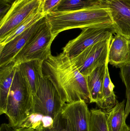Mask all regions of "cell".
<instances>
[{"mask_svg": "<svg viewBox=\"0 0 130 131\" xmlns=\"http://www.w3.org/2000/svg\"><path fill=\"white\" fill-rule=\"evenodd\" d=\"M45 17L56 37L60 32L69 29L113 25L110 11L106 7L68 12H52Z\"/></svg>", "mask_w": 130, "mask_h": 131, "instance_id": "obj_2", "label": "cell"}, {"mask_svg": "<svg viewBox=\"0 0 130 131\" xmlns=\"http://www.w3.org/2000/svg\"><path fill=\"white\" fill-rule=\"evenodd\" d=\"M1 1H2L5 2V3H7V4H9L11 5L12 3H13L16 0H1Z\"/></svg>", "mask_w": 130, "mask_h": 131, "instance_id": "obj_27", "label": "cell"}, {"mask_svg": "<svg viewBox=\"0 0 130 131\" xmlns=\"http://www.w3.org/2000/svg\"><path fill=\"white\" fill-rule=\"evenodd\" d=\"M45 17L32 25L22 34L3 46H0V67L9 63L13 60L45 20Z\"/></svg>", "mask_w": 130, "mask_h": 131, "instance_id": "obj_11", "label": "cell"}, {"mask_svg": "<svg viewBox=\"0 0 130 131\" xmlns=\"http://www.w3.org/2000/svg\"><path fill=\"white\" fill-rule=\"evenodd\" d=\"M82 30L79 36L69 41L63 48V51L70 58L79 54L88 47L106 40L115 34L113 25H95Z\"/></svg>", "mask_w": 130, "mask_h": 131, "instance_id": "obj_7", "label": "cell"}, {"mask_svg": "<svg viewBox=\"0 0 130 131\" xmlns=\"http://www.w3.org/2000/svg\"><path fill=\"white\" fill-rule=\"evenodd\" d=\"M126 63H130V51L129 56H128V59H127V61H126Z\"/></svg>", "mask_w": 130, "mask_h": 131, "instance_id": "obj_29", "label": "cell"}, {"mask_svg": "<svg viewBox=\"0 0 130 131\" xmlns=\"http://www.w3.org/2000/svg\"><path fill=\"white\" fill-rule=\"evenodd\" d=\"M33 93L24 78L16 67L9 92L5 115L14 129L19 127L31 113Z\"/></svg>", "mask_w": 130, "mask_h": 131, "instance_id": "obj_3", "label": "cell"}, {"mask_svg": "<svg viewBox=\"0 0 130 131\" xmlns=\"http://www.w3.org/2000/svg\"><path fill=\"white\" fill-rule=\"evenodd\" d=\"M90 131H109L107 124V112L101 109L90 110Z\"/></svg>", "mask_w": 130, "mask_h": 131, "instance_id": "obj_21", "label": "cell"}, {"mask_svg": "<svg viewBox=\"0 0 130 131\" xmlns=\"http://www.w3.org/2000/svg\"><path fill=\"white\" fill-rule=\"evenodd\" d=\"M113 36L85 49L71 58V61L85 77L97 68L105 64L108 58L109 48Z\"/></svg>", "mask_w": 130, "mask_h": 131, "instance_id": "obj_8", "label": "cell"}, {"mask_svg": "<svg viewBox=\"0 0 130 131\" xmlns=\"http://www.w3.org/2000/svg\"><path fill=\"white\" fill-rule=\"evenodd\" d=\"M15 63H9L0 67V114H5L9 92L16 72Z\"/></svg>", "mask_w": 130, "mask_h": 131, "instance_id": "obj_14", "label": "cell"}, {"mask_svg": "<svg viewBox=\"0 0 130 131\" xmlns=\"http://www.w3.org/2000/svg\"><path fill=\"white\" fill-rule=\"evenodd\" d=\"M120 76L126 88V104L125 108V117L126 119L130 113V63H126L120 66Z\"/></svg>", "mask_w": 130, "mask_h": 131, "instance_id": "obj_22", "label": "cell"}, {"mask_svg": "<svg viewBox=\"0 0 130 131\" xmlns=\"http://www.w3.org/2000/svg\"><path fill=\"white\" fill-rule=\"evenodd\" d=\"M55 37L45 17L44 21L33 37L12 61L15 64L31 60L44 61L52 55L50 47Z\"/></svg>", "mask_w": 130, "mask_h": 131, "instance_id": "obj_4", "label": "cell"}, {"mask_svg": "<svg viewBox=\"0 0 130 131\" xmlns=\"http://www.w3.org/2000/svg\"><path fill=\"white\" fill-rule=\"evenodd\" d=\"M65 104L55 85L44 75L37 91L33 95L31 114L40 113L54 120L61 113Z\"/></svg>", "mask_w": 130, "mask_h": 131, "instance_id": "obj_5", "label": "cell"}, {"mask_svg": "<svg viewBox=\"0 0 130 131\" xmlns=\"http://www.w3.org/2000/svg\"><path fill=\"white\" fill-rule=\"evenodd\" d=\"M44 61L35 60L24 61L15 64L30 86L33 95L35 94L43 77Z\"/></svg>", "mask_w": 130, "mask_h": 131, "instance_id": "obj_13", "label": "cell"}, {"mask_svg": "<svg viewBox=\"0 0 130 131\" xmlns=\"http://www.w3.org/2000/svg\"><path fill=\"white\" fill-rule=\"evenodd\" d=\"M130 51V38L120 34L112 38L108 53L109 63L119 68L127 61Z\"/></svg>", "mask_w": 130, "mask_h": 131, "instance_id": "obj_12", "label": "cell"}, {"mask_svg": "<svg viewBox=\"0 0 130 131\" xmlns=\"http://www.w3.org/2000/svg\"><path fill=\"white\" fill-rule=\"evenodd\" d=\"M86 103L81 100L64 105L61 114L69 131H90L91 113Z\"/></svg>", "mask_w": 130, "mask_h": 131, "instance_id": "obj_9", "label": "cell"}, {"mask_svg": "<svg viewBox=\"0 0 130 131\" xmlns=\"http://www.w3.org/2000/svg\"><path fill=\"white\" fill-rule=\"evenodd\" d=\"M45 0H16L0 21V41L18 27L29 16L43 12Z\"/></svg>", "mask_w": 130, "mask_h": 131, "instance_id": "obj_6", "label": "cell"}, {"mask_svg": "<svg viewBox=\"0 0 130 131\" xmlns=\"http://www.w3.org/2000/svg\"><path fill=\"white\" fill-rule=\"evenodd\" d=\"M11 5L1 0V19L5 16L10 8Z\"/></svg>", "mask_w": 130, "mask_h": 131, "instance_id": "obj_25", "label": "cell"}, {"mask_svg": "<svg viewBox=\"0 0 130 131\" xmlns=\"http://www.w3.org/2000/svg\"><path fill=\"white\" fill-rule=\"evenodd\" d=\"M54 120L50 116L38 113H32L18 128L38 130L52 128Z\"/></svg>", "mask_w": 130, "mask_h": 131, "instance_id": "obj_19", "label": "cell"}, {"mask_svg": "<svg viewBox=\"0 0 130 131\" xmlns=\"http://www.w3.org/2000/svg\"><path fill=\"white\" fill-rule=\"evenodd\" d=\"M108 60L106 61V72L102 91V97L100 101L97 103V105L101 109L108 112L117 104V101L114 92V85L111 81L108 69Z\"/></svg>", "mask_w": 130, "mask_h": 131, "instance_id": "obj_17", "label": "cell"}, {"mask_svg": "<svg viewBox=\"0 0 130 131\" xmlns=\"http://www.w3.org/2000/svg\"><path fill=\"white\" fill-rule=\"evenodd\" d=\"M14 131H35L34 130H30L26 128H17L14 129Z\"/></svg>", "mask_w": 130, "mask_h": 131, "instance_id": "obj_26", "label": "cell"}, {"mask_svg": "<svg viewBox=\"0 0 130 131\" xmlns=\"http://www.w3.org/2000/svg\"><path fill=\"white\" fill-rule=\"evenodd\" d=\"M43 71L53 84L65 104L80 100L89 102L87 78L82 75L68 55L63 51L44 61Z\"/></svg>", "mask_w": 130, "mask_h": 131, "instance_id": "obj_1", "label": "cell"}, {"mask_svg": "<svg viewBox=\"0 0 130 131\" xmlns=\"http://www.w3.org/2000/svg\"><path fill=\"white\" fill-rule=\"evenodd\" d=\"M100 7H105L104 0H61L52 12H68Z\"/></svg>", "mask_w": 130, "mask_h": 131, "instance_id": "obj_16", "label": "cell"}, {"mask_svg": "<svg viewBox=\"0 0 130 131\" xmlns=\"http://www.w3.org/2000/svg\"><path fill=\"white\" fill-rule=\"evenodd\" d=\"M35 131H69L66 120L63 117L61 112L54 119V124L52 128L42 129Z\"/></svg>", "mask_w": 130, "mask_h": 131, "instance_id": "obj_23", "label": "cell"}, {"mask_svg": "<svg viewBox=\"0 0 130 131\" xmlns=\"http://www.w3.org/2000/svg\"><path fill=\"white\" fill-rule=\"evenodd\" d=\"M109 10L115 34L130 38V0H104Z\"/></svg>", "mask_w": 130, "mask_h": 131, "instance_id": "obj_10", "label": "cell"}, {"mask_svg": "<svg viewBox=\"0 0 130 131\" xmlns=\"http://www.w3.org/2000/svg\"><path fill=\"white\" fill-rule=\"evenodd\" d=\"M61 0H45L43 12L45 15L53 11Z\"/></svg>", "mask_w": 130, "mask_h": 131, "instance_id": "obj_24", "label": "cell"}, {"mask_svg": "<svg viewBox=\"0 0 130 131\" xmlns=\"http://www.w3.org/2000/svg\"><path fill=\"white\" fill-rule=\"evenodd\" d=\"M123 131H130V127L127 125Z\"/></svg>", "mask_w": 130, "mask_h": 131, "instance_id": "obj_28", "label": "cell"}, {"mask_svg": "<svg viewBox=\"0 0 130 131\" xmlns=\"http://www.w3.org/2000/svg\"><path fill=\"white\" fill-rule=\"evenodd\" d=\"M106 63L95 69L86 77L90 95L89 103L97 104L101 99L106 72Z\"/></svg>", "mask_w": 130, "mask_h": 131, "instance_id": "obj_15", "label": "cell"}, {"mask_svg": "<svg viewBox=\"0 0 130 131\" xmlns=\"http://www.w3.org/2000/svg\"><path fill=\"white\" fill-rule=\"evenodd\" d=\"M125 100L117 102L116 105L107 112V124L109 131H123L127 125L125 117Z\"/></svg>", "mask_w": 130, "mask_h": 131, "instance_id": "obj_18", "label": "cell"}, {"mask_svg": "<svg viewBox=\"0 0 130 131\" xmlns=\"http://www.w3.org/2000/svg\"><path fill=\"white\" fill-rule=\"evenodd\" d=\"M45 16L46 15L42 12H36L31 15L4 39L0 41V46L4 45L19 35L22 34L38 21L45 17Z\"/></svg>", "mask_w": 130, "mask_h": 131, "instance_id": "obj_20", "label": "cell"}]
</instances>
